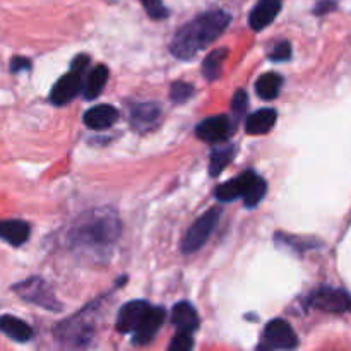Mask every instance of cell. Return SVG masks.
Wrapping results in <instances>:
<instances>
[{"label": "cell", "instance_id": "obj_1", "mask_svg": "<svg viewBox=\"0 0 351 351\" xmlns=\"http://www.w3.org/2000/svg\"><path fill=\"white\" fill-rule=\"evenodd\" d=\"M230 19L232 17L225 10H209V12L195 17L194 21L184 24L175 33L170 45L171 53L182 60L192 58L197 51L211 45L226 29Z\"/></svg>", "mask_w": 351, "mask_h": 351}, {"label": "cell", "instance_id": "obj_2", "mask_svg": "<svg viewBox=\"0 0 351 351\" xmlns=\"http://www.w3.org/2000/svg\"><path fill=\"white\" fill-rule=\"evenodd\" d=\"M120 235V221L115 213L95 211L72 228L69 242L79 249L103 250L115 243Z\"/></svg>", "mask_w": 351, "mask_h": 351}, {"label": "cell", "instance_id": "obj_3", "mask_svg": "<svg viewBox=\"0 0 351 351\" xmlns=\"http://www.w3.org/2000/svg\"><path fill=\"white\" fill-rule=\"evenodd\" d=\"M14 291L19 293V297L24 298L26 302L40 305V307L47 308V311L58 312L62 308V304L57 300L51 287L47 281L41 280V278H31V280L23 281V283L14 287Z\"/></svg>", "mask_w": 351, "mask_h": 351}, {"label": "cell", "instance_id": "obj_4", "mask_svg": "<svg viewBox=\"0 0 351 351\" xmlns=\"http://www.w3.org/2000/svg\"><path fill=\"white\" fill-rule=\"evenodd\" d=\"M219 219V209L213 208L208 213L201 216L194 225L189 228V232L185 233L184 242H182V250L184 254H194L208 242V239L211 237V233L215 232L216 225H218Z\"/></svg>", "mask_w": 351, "mask_h": 351}, {"label": "cell", "instance_id": "obj_5", "mask_svg": "<svg viewBox=\"0 0 351 351\" xmlns=\"http://www.w3.org/2000/svg\"><path fill=\"white\" fill-rule=\"evenodd\" d=\"M308 305L329 314H346L351 312V295L339 288H319L308 297Z\"/></svg>", "mask_w": 351, "mask_h": 351}, {"label": "cell", "instance_id": "obj_6", "mask_svg": "<svg viewBox=\"0 0 351 351\" xmlns=\"http://www.w3.org/2000/svg\"><path fill=\"white\" fill-rule=\"evenodd\" d=\"M82 71L84 69L71 67V72L62 75L55 82L53 89L50 93V99L53 105H65V103L72 101L79 95V91L82 89Z\"/></svg>", "mask_w": 351, "mask_h": 351}, {"label": "cell", "instance_id": "obj_7", "mask_svg": "<svg viewBox=\"0 0 351 351\" xmlns=\"http://www.w3.org/2000/svg\"><path fill=\"white\" fill-rule=\"evenodd\" d=\"M264 341L269 348L293 350L298 346V338L293 328L283 319H274L264 329Z\"/></svg>", "mask_w": 351, "mask_h": 351}, {"label": "cell", "instance_id": "obj_8", "mask_svg": "<svg viewBox=\"0 0 351 351\" xmlns=\"http://www.w3.org/2000/svg\"><path fill=\"white\" fill-rule=\"evenodd\" d=\"M195 134L204 143H221V141L228 139V136L232 134V123H230V119L226 115L209 117V119L202 120L199 123Z\"/></svg>", "mask_w": 351, "mask_h": 351}, {"label": "cell", "instance_id": "obj_9", "mask_svg": "<svg viewBox=\"0 0 351 351\" xmlns=\"http://www.w3.org/2000/svg\"><path fill=\"white\" fill-rule=\"evenodd\" d=\"M149 308L151 305L144 300H134L125 304L120 308L119 317H117V329L120 332H134L146 317Z\"/></svg>", "mask_w": 351, "mask_h": 351}, {"label": "cell", "instance_id": "obj_10", "mask_svg": "<svg viewBox=\"0 0 351 351\" xmlns=\"http://www.w3.org/2000/svg\"><path fill=\"white\" fill-rule=\"evenodd\" d=\"M161 108L156 103H137L130 108V123L139 132L153 130L160 123Z\"/></svg>", "mask_w": 351, "mask_h": 351}, {"label": "cell", "instance_id": "obj_11", "mask_svg": "<svg viewBox=\"0 0 351 351\" xmlns=\"http://www.w3.org/2000/svg\"><path fill=\"white\" fill-rule=\"evenodd\" d=\"M165 321V308L163 307H151L147 311L146 317L143 319L137 329L134 331V343L136 345H146L149 343L154 336L158 335V331L161 329Z\"/></svg>", "mask_w": 351, "mask_h": 351}, {"label": "cell", "instance_id": "obj_12", "mask_svg": "<svg viewBox=\"0 0 351 351\" xmlns=\"http://www.w3.org/2000/svg\"><path fill=\"white\" fill-rule=\"evenodd\" d=\"M281 10L280 0H259L252 9L249 17L250 27L254 31H263L264 27L269 26Z\"/></svg>", "mask_w": 351, "mask_h": 351}, {"label": "cell", "instance_id": "obj_13", "mask_svg": "<svg viewBox=\"0 0 351 351\" xmlns=\"http://www.w3.org/2000/svg\"><path fill=\"white\" fill-rule=\"evenodd\" d=\"M119 119V112L112 105H98L84 113V123L93 130H105Z\"/></svg>", "mask_w": 351, "mask_h": 351}, {"label": "cell", "instance_id": "obj_14", "mask_svg": "<svg viewBox=\"0 0 351 351\" xmlns=\"http://www.w3.org/2000/svg\"><path fill=\"white\" fill-rule=\"evenodd\" d=\"M0 239L14 247H19L29 239V225L21 219H2L0 221Z\"/></svg>", "mask_w": 351, "mask_h": 351}, {"label": "cell", "instance_id": "obj_15", "mask_svg": "<svg viewBox=\"0 0 351 351\" xmlns=\"http://www.w3.org/2000/svg\"><path fill=\"white\" fill-rule=\"evenodd\" d=\"M171 321H173L177 331L194 332L199 328L197 312L189 302H180L175 305L173 312H171Z\"/></svg>", "mask_w": 351, "mask_h": 351}, {"label": "cell", "instance_id": "obj_16", "mask_svg": "<svg viewBox=\"0 0 351 351\" xmlns=\"http://www.w3.org/2000/svg\"><path fill=\"white\" fill-rule=\"evenodd\" d=\"M250 177H252V171H245V173L239 175V177L221 184L215 192L216 199L221 202H230V201H235V199L239 197H243Z\"/></svg>", "mask_w": 351, "mask_h": 351}, {"label": "cell", "instance_id": "obj_17", "mask_svg": "<svg viewBox=\"0 0 351 351\" xmlns=\"http://www.w3.org/2000/svg\"><path fill=\"white\" fill-rule=\"evenodd\" d=\"M276 110L273 108H263L254 112L252 115L247 119L245 122V130L252 136H263V134H267L276 123Z\"/></svg>", "mask_w": 351, "mask_h": 351}, {"label": "cell", "instance_id": "obj_18", "mask_svg": "<svg viewBox=\"0 0 351 351\" xmlns=\"http://www.w3.org/2000/svg\"><path fill=\"white\" fill-rule=\"evenodd\" d=\"M0 332H3L17 343H26L33 338V329L14 315H2L0 317Z\"/></svg>", "mask_w": 351, "mask_h": 351}, {"label": "cell", "instance_id": "obj_19", "mask_svg": "<svg viewBox=\"0 0 351 351\" xmlns=\"http://www.w3.org/2000/svg\"><path fill=\"white\" fill-rule=\"evenodd\" d=\"M108 81V69L105 65H96L88 74L86 81L82 82V95L86 99H95L105 88Z\"/></svg>", "mask_w": 351, "mask_h": 351}, {"label": "cell", "instance_id": "obj_20", "mask_svg": "<svg viewBox=\"0 0 351 351\" xmlns=\"http://www.w3.org/2000/svg\"><path fill=\"white\" fill-rule=\"evenodd\" d=\"M283 86V77L276 72H267V74L261 75L256 82V91L259 98L271 101L280 95V89Z\"/></svg>", "mask_w": 351, "mask_h": 351}, {"label": "cell", "instance_id": "obj_21", "mask_svg": "<svg viewBox=\"0 0 351 351\" xmlns=\"http://www.w3.org/2000/svg\"><path fill=\"white\" fill-rule=\"evenodd\" d=\"M266 191H267L266 180L252 171V177H250L249 184H247V189H245V194H243L242 197L243 204H245L247 208H256V206L263 201L264 195H266Z\"/></svg>", "mask_w": 351, "mask_h": 351}, {"label": "cell", "instance_id": "obj_22", "mask_svg": "<svg viewBox=\"0 0 351 351\" xmlns=\"http://www.w3.org/2000/svg\"><path fill=\"white\" fill-rule=\"evenodd\" d=\"M228 50L226 48H218V50L211 51L208 57L204 58V64H202V74L208 81H216V79L221 75L223 71V62H225Z\"/></svg>", "mask_w": 351, "mask_h": 351}, {"label": "cell", "instance_id": "obj_23", "mask_svg": "<svg viewBox=\"0 0 351 351\" xmlns=\"http://www.w3.org/2000/svg\"><path fill=\"white\" fill-rule=\"evenodd\" d=\"M233 153H235V149H233L232 146L216 147L211 154V161H209V175H211V177H218V175L225 170L226 165L232 161Z\"/></svg>", "mask_w": 351, "mask_h": 351}, {"label": "cell", "instance_id": "obj_24", "mask_svg": "<svg viewBox=\"0 0 351 351\" xmlns=\"http://www.w3.org/2000/svg\"><path fill=\"white\" fill-rule=\"evenodd\" d=\"M192 93H194V88H192L191 84L178 81V82H175V84H171L170 98H171V101L177 103V105H180V103H185L189 98H191Z\"/></svg>", "mask_w": 351, "mask_h": 351}, {"label": "cell", "instance_id": "obj_25", "mask_svg": "<svg viewBox=\"0 0 351 351\" xmlns=\"http://www.w3.org/2000/svg\"><path fill=\"white\" fill-rule=\"evenodd\" d=\"M247 103H249V96H247V93L243 91V89H239L232 98V112L235 122H240V120L243 119V113H245L247 110Z\"/></svg>", "mask_w": 351, "mask_h": 351}, {"label": "cell", "instance_id": "obj_26", "mask_svg": "<svg viewBox=\"0 0 351 351\" xmlns=\"http://www.w3.org/2000/svg\"><path fill=\"white\" fill-rule=\"evenodd\" d=\"M194 348V339H192V332L178 331L177 336L171 339L168 350L170 351H189Z\"/></svg>", "mask_w": 351, "mask_h": 351}, {"label": "cell", "instance_id": "obj_27", "mask_svg": "<svg viewBox=\"0 0 351 351\" xmlns=\"http://www.w3.org/2000/svg\"><path fill=\"white\" fill-rule=\"evenodd\" d=\"M141 2L153 19H165L168 16V9L161 0H141Z\"/></svg>", "mask_w": 351, "mask_h": 351}, {"label": "cell", "instance_id": "obj_28", "mask_svg": "<svg viewBox=\"0 0 351 351\" xmlns=\"http://www.w3.org/2000/svg\"><path fill=\"white\" fill-rule=\"evenodd\" d=\"M291 57V45L290 41H280L274 45L273 51L269 53V58L273 62H287Z\"/></svg>", "mask_w": 351, "mask_h": 351}, {"label": "cell", "instance_id": "obj_29", "mask_svg": "<svg viewBox=\"0 0 351 351\" xmlns=\"http://www.w3.org/2000/svg\"><path fill=\"white\" fill-rule=\"evenodd\" d=\"M29 67H31V62L24 57H16V58H12V62H10V71L12 72H19V71H24V69H29Z\"/></svg>", "mask_w": 351, "mask_h": 351}, {"label": "cell", "instance_id": "obj_30", "mask_svg": "<svg viewBox=\"0 0 351 351\" xmlns=\"http://www.w3.org/2000/svg\"><path fill=\"white\" fill-rule=\"evenodd\" d=\"M335 7H336V2H332V0H324V2H319L317 5H315V14L322 16V14L335 10Z\"/></svg>", "mask_w": 351, "mask_h": 351}]
</instances>
